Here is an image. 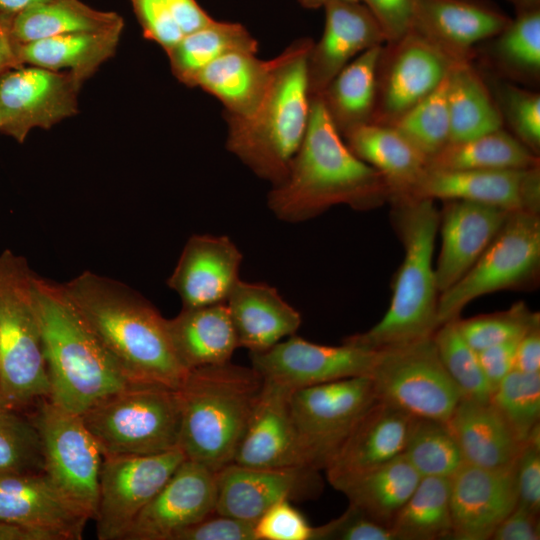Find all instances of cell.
<instances>
[{"mask_svg":"<svg viewBox=\"0 0 540 540\" xmlns=\"http://www.w3.org/2000/svg\"><path fill=\"white\" fill-rule=\"evenodd\" d=\"M386 198H391V190L382 174L348 148L322 98L310 97L303 142L285 179L268 194L271 212L283 222L298 223L335 205L363 210Z\"/></svg>","mask_w":540,"mask_h":540,"instance_id":"6da1fadb","label":"cell"},{"mask_svg":"<svg viewBox=\"0 0 540 540\" xmlns=\"http://www.w3.org/2000/svg\"><path fill=\"white\" fill-rule=\"evenodd\" d=\"M63 287L132 383L179 388L188 370L175 353L166 319L147 299L119 281L90 271Z\"/></svg>","mask_w":540,"mask_h":540,"instance_id":"7a4b0ae2","label":"cell"},{"mask_svg":"<svg viewBox=\"0 0 540 540\" xmlns=\"http://www.w3.org/2000/svg\"><path fill=\"white\" fill-rule=\"evenodd\" d=\"M32 291L50 383V401L82 415L133 384L88 327L63 285L34 274Z\"/></svg>","mask_w":540,"mask_h":540,"instance_id":"3957f363","label":"cell"},{"mask_svg":"<svg viewBox=\"0 0 540 540\" xmlns=\"http://www.w3.org/2000/svg\"><path fill=\"white\" fill-rule=\"evenodd\" d=\"M313 43L300 38L279 54L267 93L251 115H224L227 150L272 186L285 179L306 134L310 115L307 57Z\"/></svg>","mask_w":540,"mask_h":540,"instance_id":"277c9868","label":"cell"},{"mask_svg":"<svg viewBox=\"0 0 540 540\" xmlns=\"http://www.w3.org/2000/svg\"><path fill=\"white\" fill-rule=\"evenodd\" d=\"M391 199L405 255L392 285L390 305L377 324L344 340L371 350L430 337L438 328L439 291L432 258L440 214L432 199L409 195Z\"/></svg>","mask_w":540,"mask_h":540,"instance_id":"5b68a950","label":"cell"},{"mask_svg":"<svg viewBox=\"0 0 540 540\" xmlns=\"http://www.w3.org/2000/svg\"><path fill=\"white\" fill-rule=\"evenodd\" d=\"M263 384L252 366L230 361L188 370L177 389L185 457L215 472L232 463Z\"/></svg>","mask_w":540,"mask_h":540,"instance_id":"8992f818","label":"cell"},{"mask_svg":"<svg viewBox=\"0 0 540 540\" xmlns=\"http://www.w3.org/2000/svg\"><path fill=\"white\" fill-rule=\"evenodd\" d=\"M33 276L23 257L0 253V407L17 411L50 396Z\"/></svg>","mask_w":540,"mask_h":540,"instance_id":"52a82bcc","label":"cell"},{"mask_svg":"<svg viewBox=\"0 0 540 540\" xmlns=\"http://www.w3.org/2000/svg\"><path fill=\"white\" fill-rule=\"evenodd\" d=\"M80 417L103 457L154 455L179 448L177 389L133 383Z\"/></svg>","mask_w":540,"mask_h":540,"instance_id":"ba28073f","label":"cell"},{"mask_svg":"<svg viewBox=\"0 0 540 540\" xmlns=\"http://www.w3.org/2000/svg\"><path fill=\"white\" fill-rule=\"evenodd\" d=\"M369 377L377 400L414 418L447 422L462 398L443 366L433 335L378 350Z\"/></svg>","mask_w":540,"mask_h":540,"instance_id":"9c48e42d","label":"cell"},{"mask_svg":"<svg viewBox=\"0 0 540 540\" xmlns=\"http://www.w3.org/2000/svg\"><path fill=\"white\" fill-rule=\"evenodd\" d=\"M540 266V219L537 213H510L468 272L438 297V327L459 318L474 299L527 285Z\"/></svg>","mask_w":540,"mask_h":540,"instance_id":"30bf717a","label":"cell"},{"mask_svg":"<svg viewBox=\"0 0 540 540\" xmlns=\"http://www.w3.org/2000/svg\"><path fill=\"white\" fill-rule=\"evenodd\" d=\"M29 417L40 435L44 473L69 501L94 519L103 456L80 415L44 399Z\"/></svg>","mask_w":540,"mask_h":540,"instance_id":"8fae6325","label":"cell"},{"mask_svg":"<svg viewBox=\"0 0 540 540\" xmlns=\"http://www.w3.org/2000/svg\"><path fill=\"white\" fill-rule=\"evenodd\" d=\"M376 401L369 376L292 390L291 413L310 466L324 469Z\"/></svg>","mask_w":540,"mask_h":540,"instance_id":"7c38bea8","label":"cell"},{"mask_svg":"<svg viewBox=\"0 0 540 540\" xmlns=\"http://www.w3.org/2000/svg\"><path fill=\"white\" fill-rule=\"evenodd\" d=\"M186 459L180 448L144 456L103 457L96 515L99 540H123L138 514Z\"/></svg>","mask_w":540,"mask_h":540,"instance_id":"4fadbf2b","label":"cell"},{"mask_svg":"<svg viewBox=\"0 0 540 540\" xmlns=\"http://www.w3.org/2000/svg\"><path fill=\"white\" fill-rule=\"evenodd\" d=\"M457 62L414 28L387 43L378 65L372 123L391 125L434 91Z\"/></svg>","mask_w":540,"mask_h":540,"instance_id":"5bb4252c","label":"cell"},{"mask_svg":"<svg viewBox=\"0 0 540 540\" xmlns=\"http://www.w3.org/2000/svg\"><path fill=\"white\" fill-rule=\"evenodd\" d=\"M83 82L69 71L30 65L0 74V132L22 143L33 128L49 129L75 115Z\"/></svg>","mask_w":540,"mask_h":540,"instance_id":"9a60e30c","label":"cell"},{"mask_svg":"<svg viewBox=\"0 0 540 540\" xmlns=\"http://www.w3.org/2000/svg\"><path fill=\"white\" fill-rule=\"evenodd\" d=\"M378 350L343 342L313 343L295 334L259 353H250L251 366L263 377L290 390L339 379L370 376Z\"/></svg>","mask_w":540,"mask_h":540,"instance_id":"2e32d148","label":"cell"},{"mask_svg":"<svg viewBox=\"0 0 540 540\" xmlns=\"http://www.w3.org/2000/svg\"><path fill=\"white\" fill-rule=\"evenodd\" d=\"M322 488L313 467L254 468L232 462L217 472L215 512L255 522L275 504L317 497Z\"/></svg>","mask_w":540,"mask_h":540,"instance_id":"e0dca14e","label":"cell"},{"mask_svg":"<svg viewBox=\"0 0 540 540\" xmlns=\"http://www.w3.org/2000/svg\"><path fill=\"white\" fill-rule=\"evenodd\" d=\"M409 196L465 200L509 213H539L540 169L435 170L425 172Z\"/></svg>","mask_w":540,"mask_h":540,"instance_id":"ac0fdd59","label":"cell"},{"mask_svg":"<svg viewBox=\"0 0 540 540\" xmlns=\"http://www.w3.org/2000/svg\"><path fill=\"white\" fill-rule=\"evenodd\" d=\"M217 472L185 459L135 518L123 540H172L215 512Z\"/></svg>","mask_w":540,"mask_h":540,"instance_id":"d6986e66","label":"cell"},{"mask_svg":"<svg viewBox=\"0 0 540 540\" xmlns=\"http://www.w3.org/2000/svg\"><path fill=\"white\" fill-rule=\"evenodd\" d=\"M517 503L514 464L488 469L464 463L450 477L452 538L491 539Z\"/></svg>","mask_w":540,"mask_h":540,"instance_id":"ffe728a7","label":"cell"},{"mask_svg":"<svg viewBox=\"0 0 540 540\" xmlns=\"http://www.w3.org/2000/svg\"><path fill=\"white\" fill-rule=\"evenodd\" d=\"M89 519L44 471L0 473V521L47 533L53 540H79Z\"/></svg>","mask_w":540,"mask_h":540,"instance_id":"44dd1931","label":"cell"},{"mask_svg":"<svg viewBox=\"0 0 540 540\" xmlns=\"http://www.w3.org/2000/svg\"><path fill=\"white\" fill-rule=\"evenodd\" d=\"M325 25L307 57L310 97L320 96L333 78L367 49L386 43L374 16L361 1L333 0L325 6Z\"/></svg>","mask_w":540,"mask_h":540,"instance_id":"7402d4cb","label":"cell"},{"mask_svg":"<svg viewBox=\"0 0 540 540\" xmlns=\"http://www.w3.org/2000/svg\"><path fill=\"white\" fill-rule=\"evenodd\" d=\"M291 391L280 384L264 380L237 448L234 463L254 468L312 467L292 417Z\"/></svg>","mask_w":540,"mask_h":540,"instance_id":"603a6c76","label":"cell"},{"mask_svg":"<svg viewBox=\"0 0 540 540\" xmlns=\"http://www.w3.org/2000/svg\"><path fill=\"white\" fill-rule=\"evenodd\" d=\"M242 253L227 236L196 234L181 252L167 285L183 308L226 303L240 280Z\"/></svg>","mask_w":540,"mask_h":540,"instance_id":"cb8c5ba5","label":"cell"},{"mask_svg":"<svg viewBox=\"0 0 540 540\" xmlns=\"http://www.w3.org/2000/svg\"><path fill=\"white\" fill-rule=\"evenodd\" d=\"M511 21L483 0H414L413 28L455 61H469L475 44Z\"/></svg>","mask_w":540,"mask_h":540,"instance_id":"d4e9b609","label":"cell"},{"mask_svg":"<svg viewBox=\"0 0 540 540\" xmlns=\"http://www.w3.org/2000/svg\"><path fill=\"white\" fill-rule=\"evenodd\" d=\"M415 420L408 413L377 400L324 468L330 484L403 455Z\"/></svg>","mask_w":540,"mask_h":540,"instance_id":"484cf974","label":"cell"},{"mask_svg":"<svg viewBox=\"0 0 540 540\" xmlns=\"http://www.w3.org/2000/svg\"><path fill=\"white\" fill-rule=\"evenodd\" d=\"M509 214L481 203L446 201L441 215L442 246L435 269L439 293L454 285L476 263Z\"/></svg>","mask_w":540,"mask_h":540,"instance_id":"4316f807","label":"cell"},{"mask_svg":"<svg viewBox=\"0 0 540 540\" xmlns=\"http://www.w3.org/2000/svg\"><path fill=\"white\" fill-rule=\"evenodd\" d=\"M226 305L239 347L263 352L296 333L300 313L276 288L263 282H237Z\"/></svg>","mask_w":540,"mask_h":540,"instance_id":"83f0119b","label":"cell"},{"mask_svg":"<svg viewBox=\"0 0 540 540\" xmlns=\"http://www.w3.org/2000/svg\"><path fill=\"white\" fill-rule=\"evenodd\" d=\"M445 423L464 463L469 465L488 469L510 467L523 444L490 401L461 398Z\"/></svg>","mask_w":540,"mask_h":540,"instance_id":"f1b7e54d","label":"cell"},{"mask_svg":"<svg viewBox=\"0 0 540 540\" xmlns=\"http://www.w3.org/2000/svg\"><path fill=\"white\" fill-rule=\"evenodd\" d=\"M279 60V55L261 60L254 52H230L204 67L194 87L217 98L224 106V115L247 117L267 93Z\"/></svg>","mask_w":540,"mask_h":540,"instance_id":"f546056e","label":"cell"},{"mask_svg":"<svg viewBox=\"0 0 540 540\" xmlns=\"http://www.w3.org/2000/svg\"><path fill=\"white\" fill-rule=\"evenodd\" d=\"M166 322L175 353L186 370L229 362L239 347L226 303L182 308Z\"/></svg>","mask_w":540,"mask_h":540,"instance_id":"4dcf8cb0","label":"cell"},{"mask_svg":"<svg viewBox=\"0 0 540 540\" xmlns=\"http://www.w3.org/2000/svg\"><path fill=\"white\" fill-rule=\"evenodd\" d=\"M124 20L112 26L61 34L24 44L15 43L21 65L28 64L52 71L67 69L82 81L116 51Z\"/></svg>","mask_w":540,"mask_h":540,"instance_id":"1f68e13d","label":"cell"},{"mask_svg":"<svg viewBox=\"0 0 540 540\" xmlns=\"http://www.w3.org/2000/svg\"><path fill=\"white\" fill-rule=\"evenodd\" d=\"M342 138L354 155L382 174L391 198L409 195L427 168V159L392 126L368 123Z\"/></svg>","mask_w":540,"mask_h":540,"instance_id":"d6a6232c","label":"cell"},{"mask_svg":"<svg viewBox=\"0 0 540 540\" xmlns=\"http://www.w3.org/2000/svg\"><path fill=\"white\" fill-rule=\"evenodd\" d=\"M421 476L399 456L366 472L339 480L332 486L349 504L388 527L417 487Z\"/></svg>","mask_w":540,"mask_h":540,"instance_id":"836d02e7","label":"cell"},{"mask_svg":"<svg viewBox=\"0 0 540 540\" xmlns=\"http://www.w3.org/2000/svg\"><path fill=\"white\" fill-rule=\"evenodd\" d=\"M384 45L372 47L350 61L320 95L334 126L343 137L372 123L377 98V72Z\"/></svg>","mask_w":540,"mask_h":540,"instance_id":"e575fe53","label":"cell"},{"mask_svg":"<svg viewBox=\"0 0 540 540\" xmlns=\"http://www.w3.org/2000/svg\"><path fill=\"white\" fill-rule=\"evenodd\" d=\"M449 143L470 140L503 128L498 104L469 61L457 62L448 75Z\"/></svg>","mask_w":540,"mask_h":540,"instance_id":"d590c367","label":"cell"},{"mask_svg":"<svg viewBox=\"0 0 540 540\" xmlns=\"http://www.w3.org/2000/svg\"><path fill=\"white\" fill-rule=\"evenodd\" d=\"M123 21L113 11L94 9L80 0H50L33 5L9 21L10 36L16 44L61 34L103 29Z\"/></svg>","mask_w":540,"mask_h":540,"instance_id":"8d00e7d4","label":"cell"},{"mask_svg":"<svg viewBox=\"0 0 540 540\" xmlns=\"http://www.w3.org/2000/svg\"><path fill=\"white\" fill-rule=\"evenodd\" d=\"M533 167H539L538 156L503 128L470 140L448 143L427 164V168L435 170Z\"/></svg>","mask_w":540,"mask_h":540,"instance_id":"74e56055","label":"cell"},{"mask_svg":"<svg viewBox=\"0 0 540 540\" xmlns=\"http://www.w3.org/2000/svg\"><path fill=\"white\" fill-rule=\"evenodd\" d=\"M258 42L239 23L212 20L187 34L169 51L171 71L182 83L194 87L200 71L221 56L234 51L256 53Z\"/></svg>","mask_w":540,"mask_h":540,"instance_id":"f35d334b","label":"cell"},{"mask_svg":"<svg viewBox=\"0 0 540 540\" xmlns=\"http://www.w3.org/2000/svg\"><path fill=\"white\" fill-rule=\"evenodd\" d=\"M396 540H434L452 537L450 478L421 477L417 487L393 518Z\"/></svg>","mask_w":540,"mask_h":540,"instance_id":"ab89813d","label":"cell"},{"mask_svg":"<svg viewBox=\"0 0 540 540\" xmlns=\"http://www.w3.org/2000/svg\"><path fill=\"white\" fill-rule=\"evenodd\" d=\"M447 90L448 76L434 91L389 125L419 151L427 162L449 143Z\"/></svg>","mask_w":540,"mask_h":540,"instance_id":"60d3db41","label":"cell"},{"mask_svg":"<svg viewBox=\"0 0 540 540\" xmlns=\"http://www.w3.org/2000/svg\"><path fill=\"white\" fill-rule=\"evenodd\" d=\"M403 456L421 477L450 478L464 464L447 424L431 419L416 418Z\"/></svg>","mask_w":540,"mask_h":540,"instance_id":"b9f144b4","label":"cell"},{"mask_svg":"<svg viewBox=\"0 0 540 540\" xmlns=\"http://www.w3.org/2000/svg\"><path fill=\"white\" fill-rule=\"evenodd\" d=\"M457 320L441 324L433 333L439 357L462 398L488 402L492 390L481 368L478 354L461 335Z\"/></svg>","mask_w":540,"mask_h":540,"instance_id":"7bdbcfd3","label":"cell"},{"mask_svg":"<svg viewBox=\"0 0 540 540\" xmlns=\"http://www.w3.org/2000/svg\"><path fill=\"white\" fill-rule=\"evenodd\" d=\"M493 53L506 70L536 78L540 71L539 7L518 11L517 17L495 36Z\"/></svg>","mask_w":540,"mask_h":540,"instance_id":"ee69618b","label":"cell"},{"mask_svg":"<svg viewBox=\"0 0 540 540\" xmlns=\"http://www.w3.org/2000/svg\"><path fill=\"white\" fill-rule=\"evenodd\" d=\"M490 402L524 442L539 426L540 372L512 370L493 390Z\"/></svg>","mask_w":540,"mask_h":540,"instance_id":"f6af8a7d","label":"cell"},{"mask_svg":"<svg viewBox=\"0 0 540 540\" xmlns=\"http://www.w3.org/2000/svg\"><path fill=\"white\" fill-rule=\"evenodd\" d=\"M43 471L41 439L31 418L0 407V473Z\"/></svg>","mask_w":540,"mask_h":540,"instance_id":"bcb514c9","label":"cell"},{"mask_svg":"<svg viewBox=\"0 0 540 540\" xmlns=\"http://www.w3.org/2000/svg\"><path fill=\"white\" fill-rule=\"evenodd\" d=\"M458 328L466 342L479 352L490 346L521 338L527 331L540 324L539 313L532 312L523 302L515 303L508 310L457 320Z\"/></svg>","mask_w":540,"mask_h":540,"instance_id":"7dc6e473","label":"cell"},{"mask_svg":"<svg viewBox=\"0 0 540 540\" xmlns=\"http://www.w3.org/2000/svg\"><path fill=\"white\" fill-rule=\"evenodd\" d=\"M497 99L503 122L535 154L540 149V95L508 83H499Z\"/></svg>","mask_w":540,"mask_h":540,"instance_id":"c3c4849f","label":"cell"},{"mask_svg":"<svg viewBox=\"0 0 540 540\" xmlns=\"http://www.w3.org/2000/svg\"><path fill=\"white\" fill-rule=\"evenodd\" d=\"M396 540L390 527L349 505L338 518L314 527L312 540Z\"/></svg>","mask_w":540,"mask_h":540,"instance_id":"681fc988","label":"cell"},{"mask_svg":"<svg viewBox=\"0 0 540 540\" xmlns=\"http://www.w3.org/2000/svg\"><path fill=\"white\" fill-rule=\"evenodd\" d=\"M290 501L269 508L254 523L256 540H312V527Z\"/></svg>","mask_w":540,"mask_h":540,"instance_id":"f907efd6","label":"cell"},{"mask_svg":"<svg viewBox=\"0 0 540 540\" xmlns=\"http://www.w3.org/2000/svg\"><path fill=\"white\" fill-rule=\"evenodd\" d=\"M518 504L539 513L540 509V425L523 442L514 462Z\"/></svg>","mask_w":540,"mask_h":540,"instance_id":"816d5d0a","label":"cell"},{"mask_svg":"<svg viewBox=\"0 0 540 540\" xmlns=\"http://www.w3.org/2000/svg\"><path fill=\"white\" fill-rule=\"evenodd\" d=\"M145 38L169 52L184 33L161 0H130Z\"/></svg>","mask_w":540,"mask_h":540,"instance_id":"f5cc1de1","label":"cell"},{"mask_svg":"<svg viewBox=\"0 0 540 540\" xmlns=\"http://www.w3.org/2000/svg\"><path fill=\"white\" fill-rule=\"evenodd\" d=\"M254 523L214 512L179 531L172 540H256Z\"/></svg>","mask_w":540,"mask_h":540,"instance_id":"db71d44e","label":"cell"},{"mask_svg":"<svg viewBox=\"0 0 540 540\" xmlns=\"http://www.w3.org/2000/svg\"><path fill=\"white\" fill-rule=\"evenodd\" d=\"M379 24L386 43L406 35L414 24V0H361Z\"/></svg>","mask_w":540,"mask_h":540,"instance_id":"11a10c76","label":"cell"},{"mask_svg":"<svg viewBox=\"0 0 540 540\" xmlns=\"http://www.w3.org/2000/svg\"><path fill=\"white\" fill-rule=\"evenodd\" d=\"M519 340L520 338L513 339L477 352L481 368L492 392L513 370Z\"/></svg>","mask_w":540,"mask_h":540,"instance_id":"9f6ffc18","label":"cell"},{"mask_svg":"<svg viewBox=\"0 0 540 540\" xmlns=\"http://www.w3.org/2000/svg\"><path fill=\"white\" fill-rule=\"evenodd\" d=\"M538 514L517 503L513 511L495 529L491 539L538 540L540 538Z\"/></svg>","mask_w":540,"mask_h":540,"instance_id":"6f0895ef","label":"cell"},{"mask_svg":"<svg viewBox=\"0 0 540 540\" xmlns=\"http://www.w3.org/2000/svg\"><path fill=\"white\" fill-rule=\"evenodd\" d=\"M184 34L207 24L211 18L196 0H161Z\"/></svg>","mask_w":540,"mask_h":540,"instance_id":"680465c9","label":"cell"},{"mask_svg":"<svg viewBox=\"0 0 540 540\" xmlns=\"http://www.w3.org/2000/svg\"><path fill=\"white\" fill-rule=\"evenodd\" d=\"M513 370L523 373L540 372V327L535 326L519 340Z\"/></svg>","mask_w":540,"mask_h":540,"instance_id":"91938a15","label":"cell"},{"mask_svg":"<svg viewBox=\"0 0 540 540\" xmlns=\"http://www.w3.org/2000/svg\"><path fill=\"white\" fill-rule=\"evenodd\" d=\"M22 66L15 52V43L10 36L9 22L0 18V74Z\"/></svg>","mask_w":540,"mask_h":540,"instance_id":"94428289","label":"cell"},{"mask_svg":"<svg viewBox=\"0 0 540 540\" xmlns=\"http://www.w3.org/2000/svg\"><path fill=\"white\" fill-rule=\"evenodd\" d=\"M0 540H53L44 532L0 521Z\"/></svg>","mask_w":540,"mask_h":540,"instance_id":"6125c7cd","label":"cell"},{"mask_svg":"<svg viewBox=\"0 0 540 540\" xmlns=\"http://www.w3.org/2000/svg\"><path fill=\"white\" fill-rule=\"evenodd\" d=\"M50 0H0V18L10 21L19 12Z\"/></svg>","mask_w":540,"mask_h":540,"instance_id":"be15d7a7","label":"cell"},{"mask_svg":"<svg viewBox=\"0 0 540 540\" xmlns=\"http://www.w3.org/2000/svg\"><path fill=\"white\" fill-rule=\"evenodd\" d=\"M299 3L307 9H317L324 7L328 2L333 0H298ZM349 1H361V0H349Z\"/></svg>","mask_w":540,"mask_h":540,"instance_id":"e7e4bbea","label":"cell"},{"mask_svg":"<svg viewBox=\"0 0 540 540\" xmlns=\"http://www.w3.org/2000/svg\"><path fill=\"white\" fill-rule=\"evenodd\" d=\"M510 1L516 6L518 11L539 7V2H540V0H510Z\"/></svg>","mask_w":540,"mask_h":540,"instance_id":"03108f58","label":"cell"},{"mask_svg":"<svg viewBox=\"0 0 540 540\" xmlns=\"http://www.w3.org/2000/svg\"><path fill=\"white\" fill-rule=\"evenodd\" d=\"M1 124H2V119H1V114H0V127H1Z\"/></svg>","mask_w":540,"mask_h":540,"instance_id":"003e7915","label":"cell"}]
</instances>
